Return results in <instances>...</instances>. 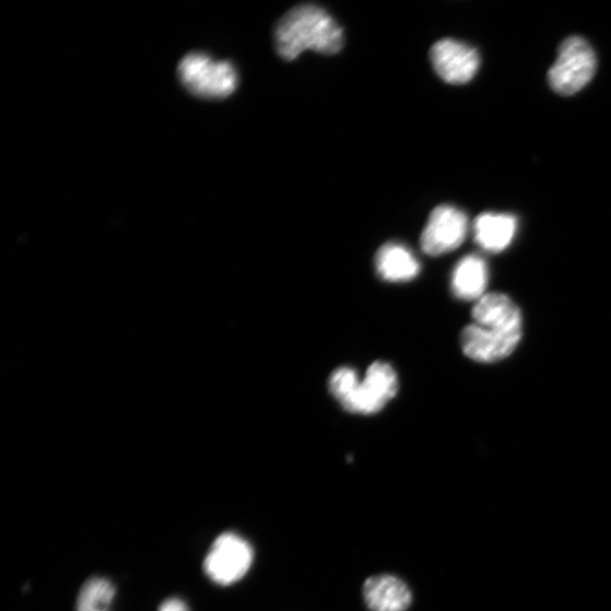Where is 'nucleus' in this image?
Here are the masks:
<instances>
[{
	"instance_id": "obj_1",
	"label": "nucleus",
	"mask_w": 611,
	"mask_h": 611,
	"mask_svg": "<svg viewBox=\"0 0 611 611\" xmlns=\"http://www.w3.org/2000/svg\"><path fill=\"white\" fill-rule=\"evenodd\" d=\"M474 324L461 334L465 355L478 363L507 359L522 339V315L514 302L502 294L479 299L472 310Z\"/></svg>"
},
{
	"instance_id": "obj_2",
	"label": "nucleus",
	"mask_w": 611,
	"mask_h": 611,
	"mask_svg": "<svg viewBox=\"0 0 611 611\" xmlns=\"http://www.w3.org/2000/svg\"><path fill=\"white\" fill-rule=\"evenodd\" d=\"M275 45L279 55L287 61L295 60L305 50L333 55L343 47V31L324 9L302 5L280 20Z\"/></svg>"
},
{
	"instance_id": "obj_3",
	"label": "nucleus",
	"mask_w": 611,
	"mask_h": 611,
	"mask_svg": "<svg viewBox=\"0 0 611 611\" xmlns=\"http://www.w3.org/2000/svg\"><path fill=\"white\" fill-rule=\"evenodd\" d=\"M178 77L190 93L204 99L227 98L238 85V74L232 62L215 60L203 52L185 56Z\"/></svg>"
},
{
	"instance_id": "obj_4",
	"label": "nucleus",
	"mask_w": 611,
	"mask_h": 611,
	"mask_svg": "<svg viewBox=\"0 0 611 611\" xmlns=\"http://www.w3.org/2000/svg\"><path fill=\"white\" fill-rule=\"evenodd\" d=\"M596 69L597 58L589 43L581 37H569L560 47L549 81L559 94L573 95L592 80Z\"/></svg>"
},
{
	"instance_id": "obj_5",
	"label": "nucleus",
	"mask_w": 611,
	"mask_h": 611,
	"mask_svg": "<svg viewBox=\"0 0 611 611\" xmlns=\"http://www.w3.org/2000/svg\"><path fill=\"white\" fill-rule=\"evenodd\" d=\"M252 562L251 544L235 532H224L211 545L203 567L212 583L228 587L245 577Z\"/></svg>"
},
{
	"instance_id": "obj_6",
	"label": "nucleus",
	"mask_w": 611,
	"mask_h": 611,
	"mask_svg": "<svg viewBox=\"0 0 611 611\" xmlns=\"http://www.w3.org/2000/svg\"><path fill=\"white\" fill-rule=\"evenodd\" d=\"M398 389L395 369L389 364L376 362L369 366L365 379L341 407L351 413L374 414L396 397Z\"/></svg>"
},
{
	"instance_id": "obj_7",
	"label": "nucleus",
	"mask_w": 611,
	"mask_h": 611,
	"mask_svg": "<svg viewBox=\"0 0 611 611\" xmlns=\"http://www.w3.org/2000/svg\"><path fill=\"white\" fill-rule=\"evenodd\" d=\"M469 230L468 216L453 205L436 208L421 238L424 252L439 256L456 250L465 242Z\"/></svg>"
},
{
	"instance_id": "obj_8",
	"label": "nucleus",
	"mask_w": 611,
	"mask_h": 611,
	"mask_svg": "<svg viewBox=\"0 0 611 611\" xmlns=\"http://www.w3.org/2000/svg\"><path fill=\"white\" fill-rule=\"evenodd\" d=\"M431 60L438 77L449 84L470 82L480 67L478 51L455 39L436 43L431 50Z\"/></svg>"
},
{
	"instance_id": "obj_9",
	"label": "nucleus",
	"mask_w": 611,
	"mask_h": 611,
	"mask_svg": "<svg viewBox=\"0 0 611 611\" xmlns=\"http://www.w3.org/2000/svg\"><path fill=\"white\" fill-rule=\"evenodd\" d=\"M363 596L371 611H407L412 602L408 585L392 574L369 577L364 585Z\"/></svg>"
},
{
	"instance_id": "obj_10",
	"label": "nucleus",
	"mask_w": 611,
	"mask_h": 611,
	"mask_svg": "<svg viewBox=\"0 0 611 611\" xmlns=\"http://www.w3.org/2000/svg\"><path fill=\"white\" fill-rule=\"evenodd\" d=\"M518 221L506 213H482L473 224L474 240L486 251L505 250L516 236Z\"/></svg>"
},
{
	"instance_id": "obj_11",
	"label": "nucleus",
	"mask_w": 611,
	"mask_h": 611,
	"mask_svg": "<svg viewBox=\"0 0 611 611\" xmlns=\"http://www.w3.org/2000/svg\"><path fill=\"white\" fill-rule=\"evenodd\" d=\"M378 275L390 282H406L416 278L421 272V265L411 250L400 244H385L375 257Z\"/></svg>"
},
{
	"instance_id": "obj_12",
	"label": "nucleus",
	"mask_w": 611,
	"mask_h": 611,
	"mask_svg": "<svg viewBox=\"0 0 611 611\" xmlns=\"http://www.w3.org/2000/svg\"><path fill=\"white\" fill-rule=\"evenodd\" d=\"M489 268L479 255H468L458 263L453 277L454 294L462 301H479L485 296Z\"/></svg>"
},
{
	"instance_id": "obj_13",
	"label": "nucleus",
	"mask_w": 611,
	"mask_h": 611,
	"mask_svg": "<svg viewBox=\"0 0 611 611\" xmlns=\"http://www.w3.org/2000/svg\"><path fill=\"white\" fill-rule=\"evenodd\" d=\"M116 588L105 577H91L82 586L77 600V611H109Z\"/></svg>"
},
{
	"instance_id": "obj_14",
	"label": "nucleus",
	"mask_w": 611,
	"mask_h": 611,
	"mask_svg": "<svg viewBox=\"0 0 611 611\" xmlns=\"http://www.w3.org/2000/svg\"><path fill=\"white\" fill-rule=\"evenodd\" d=\"M360 383L355 369L341 367L331 375L329 390L333 398L342 406L355 392Z\"/></svg>"
},
{
	"instance_id": "obj_15",
	"label": "nucleus",
	"mask_w": 611,
	"mask_h": 611,
	"mask_svg": "<svg viewBox=\"0 0 611 611\" xmlns=\"http://www.w3.org/2000/svg\"><path fill=\"white\" fill-rule=\"evenodd\" d=\"M158 611H189V609L181 599L169 598L161 603Z\"/></svg>"
}]
</instances>
